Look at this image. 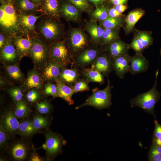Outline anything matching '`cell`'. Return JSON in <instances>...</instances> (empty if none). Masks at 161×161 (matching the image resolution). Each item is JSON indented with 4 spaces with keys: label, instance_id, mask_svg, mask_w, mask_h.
I'll use <instances>...</instances> for the list:
<instances>
[{
    "label": "cell",
    "instance_id": "obj_6",
    "mask_svg": "<svg viewBox=\"0 0 161 161\" xmlns=\"http://www.w3.org/2000/svg\"><path fill=\"white\" fill-rule=\"evenodd\" d=\"M26 138L22 137L21 139L12 142L7 146L8 154L13 160L17 161L29 160L35 148L32 143Z\"/></svg>",
    "mask_w": 161,
    "mask_h": 161
},
{
    "label": "cell",
    "instance_id": "obj_43",
    "mask_svg": "<svg viewBox=\"0 0 161 161\" xmlns=\"http://www.w3.org/2000/svg\"><path fill=\"white\" fill-rule=\"evenodd\" d=\"M129 47L134 50L136 54L139 55H142V53L145 48L137 37L133 39Z\"/></svg>",
    "mask_w": 161,
    "mask_h": 161
},
{
    "label": "cell",
    "instance_id": "obj_29",
    "mask_svg": "<svg viewBox=\"0 0 161 161\" xmlns=\"http://www.w3.org/2000/svg\"><path fill=\"white\" fill-rule=\"evenodd\" d=\"M32 121L35 129L38 132L42 129H48L51 124V118L48 116H44L37 113L33 115Z\"/></svg>",
    "mask_w": 161,
    "mask_h": 161
},
{
    "label": "cell",
    "instance_id": "obj_28",
    "mask_svg": "<svg viewBox=\"0 0 161 161\" xmlns=\"http://www.w3.org/2000/svg\"><path fill=\"white\" fill-rule=\"evenodd\" d=\"M16 8L18 12L26 14H32L38 9V4L30 0H14Z\"/></svg>",
    "mask_w": 161,
    "mask_h": 161
},
{
    "label": "cell",
    "instance_id": "obj_39",
    "mask_svg": "<svg viewBox=\"0 0 161 161\" xmlns=\"http://www.w3.org/2000/svg\"><path fill=\"white\" fill-rule=\"evenodd\" d=\"M89 82L85 78H80L71 87L72 89L74 94L78 92L88 91L90 89L89 86Z\"/></svg>",
    "mask_w": 161,
    "mask_h": 161
},
{
    "label": "cell",
    "instance_id": "obj_53",
    "mask_svg": "<svg viewBox=\"0 0 161 161\" xmlns=\"http://www.w3.org/2000/svg\"><path fill=\"white\" fill-rule=\"evenodd\" d=\"M156 145L161 147V137L158 138H156L155 140Z\"/></svg>",
    "mask_w": 161,
    "mask_h": 161
},
{
    "label": "cell",
    "instance_id": "obj_37",
    "mask_svg": "<svg viewBox=\"0 0 161 161\" xmlns=\"http://www.w3.org/2000/svg\"><path fill=\"white\" fill-rule=\"evenodd\" d=\"M7 90L14 103L23 99L24 91L21 85L19 86H11Z\"/></svg>",
    "mask_w": 161,
    "mask_h": 161
},
{
    "label": "cell",
    "instance_id": "obj_41",
    "mask_svg": "<svg viewBox=\"0 0 161 161\" xmlns=\"http://www.w3.org/2000/svg\"><path fill=\"white\" fill-rule=\"evenodd\" d=\"M70 3L80 11H86L89 10L91 6L87 0H65Z\"/></svg>",
    "mask_w": 161,
    "mask_h": 161
},
{
    "label": "cell",
    "instance_id": "obj_36",
    "mask_svg": "<svg viewBox=\"0 0 161 161\" xmlns=\"http://www.w3.org/2000/svg\"><path fill=\"white\" fill-rule=\"evenodd\" d=\"M115 29L109 28L104 29L102 38L103 45H108L117 38L118 31Z\"/></svg>",
    "mask_w": 161,
    "mask_h": 161
},
{
    "label": "cell",
    "instance_id": "obj_32",
    "mask_svg": "<svg viewBox=\"0 0 161 161\" xmlns=\"http://www.w3.org/2000/svg\"><path fill=\"white\" fill-rule=\"evenodd\" d=\"M86 29L95 42L97 43L100 42L102 39L104 29L97 24L92 22L87 24Z\"/></svg>",
    "mask_w": 161,
    "mask_h": 161
},
{
    "label": "cell",
    "instance_id": "obj_16",
    "mask_svg": "<svg viewBox=\"0 0 161 161\" xmlns=\"http://www.w3.org/2000/svg\"><path fill=\"white\" fill-rule=\"evenodd\" d=\"M130 57L128 54L112 58L113 70L120 78L123 79L125 75L129 71Z\"/></svg>",
    "mask_w": 161,
    "mask_h": 161
},
{
    "label": "cell",
    "instance_id": "obj_9",
    "mask_svg": "<svg viewBox=\"0 0 161 161\" xmlns=\"http://www.w3.org/2000/svg\"><path fill=\"white\" fill-rule=\"evenodd\" d=\"M49 59L62 67H66L72 63V57L64 41H56L49 45Z\"/></svg>",
    "mask_w": 161,
    "mask_h": 161
},
{
    "label": "cell",
    "instance_id": "obj_51",
    "mask_svg": "<svg viewBox=\"0 0 161 161\" xmlns=\"http://www.w3.org/2000/svg\"><path fill=\"white\" fill-rule=\"evenodd\" d=\"M92 3L96 7H101L103 6L105 0H87Z\"/></svg>",
    "mask_w": 161,
    "mask_h": 161
},
{
    "label": "cell",
    "instance_id": "obj_42",
    "mask_svg": "<svg viewBox=\"0 0 161 161\" xmlns=\"http://www.w3.org/2000/svg\"><path fill=\"white\" fill-rule=\"evenodd\" d=\"M145 47L147 48L152 43V39L150 34L145 32H139L137 36Z\"/></svg>",
    "mask_w": 161,
    "mask_h": 161
},
{
    "label": "cell",
    "instance_id": "obj_14",
    "mask_svg": "<svg viewBox=\"0 0 161 161\" xmlns=\"http://www.w3.org/2000/svg\"><path fill=\"white\" fill-rule=\"evenodd\" d=\"M91 68L97 70L108 77L113 70L112 58L109 54L100 53L91 65Z\"/></svg>",
    "mask_w": 161,
    "mask_h": 161
},
{
    "label": "cell",
    "instance_id": "obj_47",
    "mask_svg": "<svg viewBox=\"0 0 161 161\" xmlns=\"http://www.w3.org/2000/svg\"><path fill=\"white\" fill-rule=\"evenodd\" d=\"M108 16L112 17H120L123 15L122 13L118 12L114 7H112L109 10Z\"/></svg>",
    "mask_w": 161,
    "mask_h": 161
},
{
    "label": "cell",
    "instance_id": "obj_22",
    "mask_svg": "<svg viewBox=\"0 0 161 161\" xmlns=\"http://www.w3.org/2000/svg\"><path fill=\"white\" fill-rule=\"evenodd\" d=\"M58 92V97L66 101L69 105L74 104L72 97L74 94L72 88L66 84L59 77L55 81Z\"/></svg>",
    "mask_w": 161,
    "mask_h": 161
},
{
    "label": "cell",
    "instance_id": "obj_1",
    "mask_svg": "<svg viewBox=\"0 0 161 161\" xmlns=\"http://www.w3.org/2000/svg\"><path fill=\"white\" fill-rule=\"evenodd\" d=\"M0 27L1 32L8 37L27 35L20 24L14 0H8L0 6Z\"/></svg>",
    "mask_w": 161,
    "mask_h": 161
},
{
    "label": "cell",
    "instance_id": "obj_57",
    "mask_svg": "<svg viewBox=\"0 0 161 161\" xmlns=\"http://www.w3.org/2000/svg\"><path fill=\"white\" fill-rule=\"evenodd\" d=\"M155 161H161V157H159L155 160H154Z\"/></svg>",
    "mask_w": 161,
    "mask_h": 161
},
{
    "label": "cell",
    "instance_id": "obj_34",
    "mask_svg": "<svg viewBox=\"0 0 161 161\" xmlns=\"http://www.w3.org/2000/svg\"><path fill=\"white\" fill-rule=\"evenodd\" d=\"M35 108L37 112L39 114H49L53 110V106L50 100L44 99L35 103Z\"/></svg>",
    "mask_w": 161,
    "mask_h": 161
},
{
    "label": "cell",
    "instance_id": "obj_8",
    "mask_svg": "<svg viewBox=\"0 0 161 161\" xmlns=\"http://www.w3.org/2000/svg\"><path fill=\"white\" fill-rule=\"evenodd\" d=\"M65 44L72 61L75 56L88 48L87 38L84 33L78 29L72 30L69 38Z\"/></svg>",
    "mask_w": 161,
    "mask_h": 161
},
{
    "label": "cell",
    "instance_id": "obj_33",
    "mask_svg": "<svg viewBox=\"0 0 161 161\" xmlns=\"http://www.w3.org/2000/svg\"><path fill=\"white\" fill-rule=\"evenodd\" d=\"M41 90L34 88L27 91L25 96L28 103L32 104L40 101L44 95Z\"/></svg>",
    "mask_w": 161,
    "mask_h": 161
},
{
    "label": "cell",
    "instance_id": "obj_21",
    "mask_svg": "<svg viewBox=\"0 0 161 161\" xmlns=\"http://www.w3.org/2000/svg\"><path fill=\"white\" fill-rule=\"evenodd\" d=\"M80 70L77 68L68 69L62 67L59 77L68 86L71 87L80 78Z\"/></svg>",
    "mask_w": 161,
    "mask_h": 161
},
{
    "label": "cell",
    "instance_id": "obj_50",
    "mask_svg": "<svg viewBox=\"0 0 161 161\" xmlns=\"http://www.w3.org/2000/svg\"><path fill=\"white\" fill-rule=\"evenodd\" d=\"M114 8L120 13H122L127 9V6L125 4H119L115 5Z\"/></svg>",
    "mask_w": 161,
    "mask_h": 161
},
{
    "label": "cell",
    "instance_id": "obj_44",
    "mask_svg": "<svg viewBox=\"0 0 161 161\" xmlns=\"http://www.w3.org/2000/svg\"><path fill=\"white\" fill-rule=\"evenodd\" d=\"M10 136L6 133L2 126L0 124V148L3 149L6 147Z\"/></svg>",
    "mask_w": 161,
    "mask_h": 161
},
{
    "label": "cell",
    "instance_id": "obj_46",
    "mask_svg": "<svg viewBox=\"0 0 161 161\" xmlns=\"http://www.w3.org/2000/svg\"><path fill=\"white\" fill-rule=\"evenodd\" d=\"M29 161H42L44 159L40 156L34 150L32 152Z\"/></svg>",
    "mask_w": 161,
    "mask_h": 161
},
{
    "label": "cell",
    "instance_id": "obj_38",
    "mask_svg": "<svg viewBox=\"0 0 161 161\" xmlns=\"http://www.w3.org/2000/svg\"><path fill=\"white\" fill-rule=\"evenodd\" d=\"M44 83L42 90L44 95L52 96L53 98L58 97V89L56 84L50 82Z\"/></svg>",
    "mask_w": 161,
    "mask_h": 161
},
{
    "label": "cell",
    "instance_id": "obj_52",
    "mask_svg": "<svg viewBox=\"0 0 161 161\" xmlns=\"http://www.w3.org/2000/svg\"><path fill=\"white\" fill-rule=\"evenodd\" d=\"M128 0H110L111 3L115 5L119 4H125Z\"/></svg>",
    "mask_w": 161,
    "mask_h": 161
},
{
    "label": "cell",
    "instance_id": "obj_54",
    "mask_svg": "<svg viewBox=\"0 0 161 161\" xmlns=\"http://www.w3.org/2000/svg\"><path fill=\"white\" fill-rule=\"evenodd\" d=\"M33 3L39 4L43 2L44 0H30Z\"/></svg>",
    "mask_w": 161,
    "mask_h": 161
},
{
    "label": "cell",
    "instance_id": "obj_55",
    "mask_svg": "<svg viewBox=\"0 0 161 161\" xmlns=\"http://www.w3.org/2000/svg\"><path fill=\"white\" fill-rule=\"evenodd\" d=\"M153 148L158 152L161 153V147L156 145L154 146Z\"/></svg>",
    "mask_w": 161,
    "mask_h": 161
},
{
    "label": "cell",
    "instance_id": "obj_48",
    "mask_svg": "<svg viewBox=\"0 0 161 161\" xmlns=\"http://www.w3.org/2000/svg\"><path fill=\"white\" fill-rule=\"evenodd\" d=\"M8 37L2 33L0 34V50H1L6 44Z\"/></svg>",
    "mask_w": 161,
    "mask_h": 161
},
{
    "label": "cell",
    "instance_id": "obj_7",
    "mask_svg": "<svg viewBox=\"0 0 161 161\" xmlns=\"http://www.w3.org/2000/svg\"><path fill=\"white\" fill-rule=\"evenodd\" d=\"M158 73V70H157L156 72L155 80L152 88L147 92L137 95L131 100V105L132 106L138 107L147 111L153 112L154 106L160 96V93L157 89V80Z\"/></svg>",
    "mask_w": 161,
    "mask_h": 161
},
{
    "label": "cell",
    "instance_id": "obj_3",
    "mask_svg": "<svg viewBox=\"0 0 161 161\" xmlns=\"http://www.w3.org/2000/svg\"><path fill=\"white\" fill-rule=\"evenodd\" d=\"M112 87L110 86L108 77V83L105 88L103 89H94L92 94L83 103L76 107L75 109L86 106H92L99 109L109 107L112 104L111 90Z\"/></svg>",
    "mask_w": 161,
    "mask_h": 161
},
{
    "label": "cell",
    "instance_id": "obj_49",
    "mask_svg": "<svg viewBox=\"0 0 161 161\" xmlns=\"http://www.w3.org/2000/svg\"><path fill=\"white\" fill-rule=\"evenodd\" d=\"M155 136L156 138H158L161 137V125H160L157 121L155 122Z\"/></svg>",
    "mask_w": 161,
    "mask_h": 161
},
{
    "label": "cell",
    "instance_id": "obj_17",
    "mask_svg": "<svg viewBox=\"0 0 161 161\" xmlns=\"http://www.w3.org/2000/svg\"><path fill=\"white\" fill-rule=\"evenodd\" d=\"M25 35L14 36L11 37L21 59L28 56L32 45L31 38L24 37Z\"/></svg>",
    "mask_w": 161,
    "mask_h": 161
},
{
    "label": "cell",
    "instance_id": "obj_45",
    "mask_svg": "<svg viewBox=\"0 0 161 161\" xmlns=\"http://www.w3.org/2000/svg\"><path fill=\"white\" fill-rule=\"evenodd\" d=\"M12 84L7 78L4 75L1 74L0 77V86L1 89H4L8 86L11 87Z\"/></svg>",
    "mask_w": 161,
    "mask_h": 161
},
{
    "label": "cell",
    "instance_id": "obj_25",
    "mask_svg": "<svg viewBox=\"0 0 161 161\" xmlns=\"http://www.w3.org/2000/svg\"><path fill=\"white\" fill-rule=\"evenodd\" d=\"M129 47L120 40H114L108 45V50L112 57L128 55Z\"/></svg>",
    "mask_w": 161,
    "mask_h": 161
},
{
    "label": "cell",
    "instance_id": "obj_56",
    "mask_svg": "<svg viewBox=\"0 0 161 161\" xmlns=\"http://www.w3.org/2000/svg\"><path fill=\"white\" fill-rule=\"evenodd\" d=\"M8 0H0V3L1 4L7 1Z\"/></svg>",
    "mask_w": 161,
    "mask_h": 161
},
{
    "label": "cell",
    "instance_id": "obj_20",
    "mask_svg": "<svg viewBox=\"0 0 161 161\" xmlns=\"http://www.w3.org/2000/svg\"><path fill=\"white\" fill-rule=\"evenodd\" d=\"M80 11L75 6L67 1L60 3V15L67 20L77 21L79 18Z\"/></svg>",
    "mask_w": 161,
    "mask_h": 161
},
{
    "label": "cell",
    "instance_id": "obj_10",
    "mask_svg": "<svg viewBox=\"0 0 161 161\" xmlns=\"http://www.w3.org/2000/svg\"><path fill=\"white\" fill-rule=\"evenodd\" d=\"M0 58L4 66L19 63L21 58L11 37H8L6 44L0 50Z\"/></svg>",
    "mask_w": 161,
    "mask_h": 161
},
{
    "label": "cell",
    "instance_id": "obj_27",
    "mask_svg": "<svg viewBox=\"0 0 161 161\" xmlns=\"http://www.w3.org/2000/svg\"><path fill=\"white\" fill-rule=\"evenodd\" d=\"M80 71L81 75L89 82H97L101 84L104 83V76L96 69L84 68Z\"/></svg>",
    "mask_w": 161,
    "mask_h": 161
},
{
    "label": "cell",
    "instance_id": "obj_15",
    "mask_svg": "<svg viewBox=\"0 0 161 161\" xmlns=\"http://www.w3.org/2000/svg\"><path fill=\"white\" fill-rule=\"evenodd\" d=\"M44 82L39 72L34 68L28 72L27 78L21 86L24 91L34 88L42 89Z\"/></svg>",
    "mask_w": 161,
    "mask_h": 161
},
{
    "label": "cell",
    "instance_id": "obj_31",
    "mask_svg": "<svg viewBox=\"0 0 161 161\" xmlns=\"http://www.w3.org/2000/svg\"><path fill=\"white\" fill-rule=\"evenodd\" d=\"M15 115L17 118L24 119L27 117L32 112L29 103L26 100L23 99L15 103Z\"/></svg>",
    "mask_w": 161,
    "mask_h": 161
},
{
    "label": "cell",
    "instance_id": "obj_12",
    "mask_svg": "<svg viewBox=\"0 0 161 161\" xmlns=\"http://www.w3.org/2000/svg\"><path fill=\"white\" fill-rule=\"evenodd\" d=\"M0 124L10 137L18 134L19 122L16 117L14 110L5 111L1 117Z\"/></svg>",
    "mask_w": 161,
    "mask_h": 161
},
{
    "label": "cell",
    "instance_id": "obj_30",
    "mask_svg": "<svg viewBox=\"0 0 161 161\" xmlns=\"http://www.w3.org/2000/svg\"><path fill=\"white\" fill-rule=\"evenodd\" d=\"M144 11L141 9H136L130 12L127 16L125 30L127 32H129L133 29L135 25L142 16Z\"/></svg>",
    "mask_w": 161,
    "mask_h": 161
},
{
    "label": "cell",
    "instance_id": "obj_35",
    "mask_svg": "<svg viewBox=\"0 0 161 161\" xmlns=\"http://www.w3.org/2000/svg\"><path fill=\"white\" fill-rule=\"evenodd\" d=\"M124 21V19L120 17L108 16L106 19L101 22V24L105 28L116 29L121 26Z\"/></svg>",
    "mask_w": 161,
    "mask_h": 161
},
{
    "label": "cell",
    "instance_id": "obj_19",
    "mask_svg": "<svg viewBox=\"0 0 161 161\" xmlns=\"http://www.w3.org/2000/svg\"><path fill=\"white\" fill-rule=\"evenodd\" d=\"M129 65V71L134 75L146 71L149 67V63L142 55L136 54L130 57Z\"/></svg>",
    "mask_w": 161,
    "mask_h": 161
},
{
    "label": "cell",
    "instance_id": "obj_23",
    "mask_svg": "<svg viewBox=\"0 0 161 161\" xmlns=\"http://www.w3.org/2000/svg\"><path fill=\"white\" fill-rule=\"evenodd\" d=\"M42 6L43 13L51 18H58L60 15L59 0H44Z\"/></svg>",
    "mask_w": 161,
    "mask_h": 161
},
{
    "label": "cell",
    "instance_id": "obj_26",
    "mask_svg": "<svg viewBox=\"0 0 161 161\" xmlns=\"http://www.w3.org/2000/svg\"><path fill=\"white\" fill-rule=\"evenodd\" d=\"M23 119V120L19 122L18 134L22 137L27 138L38 133L33 126L32 119L27 117Z\"/></svg>",
    "mask_w": 161,
    "mask_h": 161
},
{
    "label": "cell",
    "instance_id": "obj_11",
    "mask_svg": "<svg viewBox=\"0 0 161 161\" xmlns=\"http://www.w3.org/2000/svg\"><path fill=\"white\" fill-rule=\"evenodd\" d=\"M100 53L97 49L88 48L74 58L72 66L83 69L91 65Z\"/></svg>",
    "mask_w": 161,
    "mask_h": 161
},
{
    "label": "cell",
    "instance_id": "obj_5",
    "mask_svg": "<svg viewBox=\"0 0 161 161\" xmlns=\"http://www.w3.org/2000/svg\"><path fill=\"white\" fill-rule=\"evenodd\" d=\"M38 30L40 38L48 45L55 42L62 31L61 25L49 17L41 20L38 24Z\"/></svg>",
    "mask_w": 161,
    "mask_h": 161
},
{
    "label": "cell",
    "instance_id": "obj_4",
    "mask_svg": "<svg viewBox=\"0 0 161 161\" xmlns=\"http://www.w3.org/2000/svg\"><path fill=\"white\" fill-rule=\"evenodd\" d=\"M44 134L45 141L42 148L46 151V160L52 161L62 153L63 147L66 141L61 135L51 131L46 130Z\"/></svg>",
    "mask_w": 161,
    "mask_h": 161
},
{
    "label": "cell",
    "instance_id": "obj_24",
    "mask_svg": "<svg viewBox=\"0 0 161 161\" xmlns=\"http://www.w3.org/2000/svg\"><path fill=\"white\" fill-rule=\"evenodd\" d=\"M4 66L7 75L10 80L18 83H24L26 78L20 69L19 63Z\"/></svg>",
    "mask_w": 161,
    "mask_h": 161
},
{
    "label": "cell",
    "instance_id": "obj_40",
    "mask_svg": "<svg viewBox=\"0 0 161 161\" xmlns=\"http://www.w3.org/2000/svg\"><path fill=\"white\" fill-rule=\"evenodd\" d=\"M108 8L107 7H96L92 16L95 19L100 21L106 19L108 16Z\"/></svg>",
    "mask_w": 161,
    "mask_h": 161
},
{
    "label": "cell",
    "instance_id": "obj_2",
    "mask_svg": "<svg viewBox=\"0 0 161 161\" xmlns=\"http://www.w3.org/2000/svg\"><path fill=\"white\" fill-rule=\"evenodd\" d=\"M32 45L28 55L34 68L40 72L49 58V46L39 37H31Z\"/></svg>",
    "mask_w": 161,
    "mask_h": 161
},
{
    "label": "cell",
    "instance_id": "obj_13",
    "mask_svg": "<svg viewBox=\"0 0 161 161\" xmlns=\"http://www.w3.org/2000/svg\"><path fill=\"white\" fill-rule=\"evenodd\" d=\"M62 67L49 58L39 72L44 82H53L59 77Z\"/></svg>",
    "mask_w": 161,
    "mask_h": 161
},
{
    "label": "cell",
    "instance_id": "obj_18",
    "mask_svg": "<svg viewBox=\"0 0 161 161\" xmlns=\"http://www.w3.org/2000/svg\"><path fill=\"white\" fill-rule=\"evenodd\" d=\"M42 16V14L37 16L33 14H26L18 12L20 24L27 35L30 33H35V23Z\"/></svg>",
    "mask_w": 161,
    "mask_h": 161
}]
</instances>
